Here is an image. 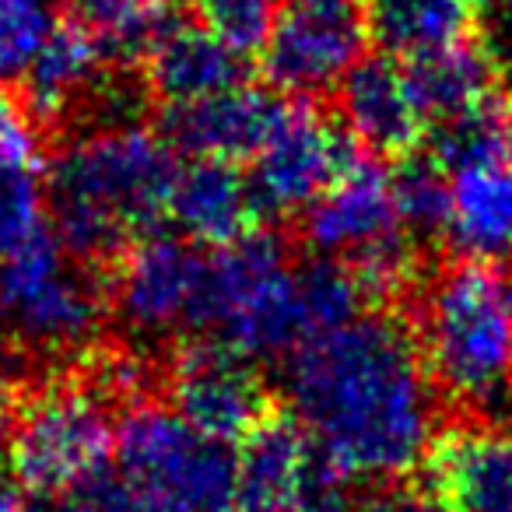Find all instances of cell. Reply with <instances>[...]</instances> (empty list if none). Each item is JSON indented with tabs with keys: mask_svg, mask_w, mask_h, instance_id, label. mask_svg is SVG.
Here are the masks:
<instances>
[{
	"mask_svg": "<svg viewBox=\"0 0 512 512\" xmlns=\"http://www.w3.org/2000/svg\"><path fill=\"white\" fill-rule=\"evenodd\" d=\"M285 376L313 446L358 481L418 470L446 418L407 313H362L313 337L288 355Z\"/></svg>",
	"mask_w": 512,
	"mask_h": 512,
	"instance_id": "1",
	"label": "cell"
},
{
	"mask_svg": "<svg viewBox=\"0 0 512 512\" xmlns=\"http://www.w3.org/2000/svg\"><path fill=\"white\" fill-rule=\"evenodd\" d=\"M179 151L158 130L116 127L71 137L46 155V225L81 264L109 267L169 221Z\"/></svg>",
	"mask_w": 512,
	"mask_h": 512,
	"instance_id": "2",
	"label": "cell"
},
{
	"mask_svg": "<svg viewBox=\"0 0 512 512\" xmlns=\"http://www.w3.org/2000/svg\"><path fill=\"white\" fill-rule=\"evenodd\" d=\"M407 316L442 414L512 428V267L442 256Z\"/></svg>",
	"mask_w": 512,
	"mask_h": 512,
	"instance_id": "3",
	"label": "cell"
},
{
	"mask_svg": "<svg viewBox=\"0 0 512 512\" xmlns=\"http://www.w3.org/2000/svg\"><path fill=\"white\" fill-rule=\"evenodd\" d=\"M11 404L15 439L8 467L22 491L53 502L106 474L123 418L106 341L64 365L25 372Z\"/></svg>",
	"mask_w": 512,
	"mask_h": 512,
	"instance_id": "4",
	"label": "cell"
},
{
	"mask_svg": "<svg viewBox=\"0 0 512 512\" xmlns=\"http://www.w3.org/2000/svg\"><path fill=\"white\" fill-rule=\"evenodd\" d=\"M113 323L109 274L81 264L50 225L0 260V341L32 369L81 358Z\"/></svg>",
	"mask_w": 512,
	"mask_h": 512,
	"instance_id": "5",
	"label": "cell"
},
{
	"mask_svg": "<svg viewBox=\"0 0 512 512\" xmlns=\"http://www.w3.org/2000/svg\"><path fill=\"white\" fill-rule=\"evenodd\" d=\"M299 256L292 232L274 225L214 249L190 337H211L256 365L288 362L309 337L299 302Z\"/></svg>",
	"mask_w": 512,
	"mask_h": 512,
	"instance_id": "6",
	"label": "cell"
},
{
	"mask_svg": "<svg viewBox=\"0 0 512 512\" xmlns=\"http://www.w3.org/2000/svg\"><path fill=\"white\" fill-rule=\"evenodd\" d=\"M116 460L120 474L179 498L190 512H232V446L193 432L162 397L137 400L123 411Z\"/></svg>",
	"mask_w": 512,
	"mask_h": 512,
	"instance_id": "7",
	"label": "cell"
},
{
	"mask_svg": "<svg viewBox=\"0 0 512 512\" xmlns=\"http://www.w3.org/2000/svg\"><path fill=\"white\" fill-rule=\"evenodd\" d=\"M162 400L193 432L225 446L285 404L260 365L211 337H183L162 351Z\"/></svg>",
	"mask_w": 512,
	"mask_h": 512,
	"instance_id": "8",
	"label": "cell"
},
{
	"mask_svg": "<svg viewBox=\"0 0 512 512\" xmlns=\"http://www.w3.org/2000/svg\"><path fill=\"white\" fill-rule=\"evenodd\" d=\"M204 278L207 256L197 242L144 235L109 267L113 320H120L134 348L162 358L169 344L193 334Z\"/></svg>",
	"mask_w": 512,
	"mask_h": 512,
	"instance_id": "9",
	"label": "cell"
},
{
	"mask_svg": "<svg viewBox=\"0 0 512 512\" xmlns=\"http://www.w3.org/2000/svg\"><path fill=\"white\" fill-rule=\"evenodd\" d=\"M369 46V0H281L260 71L292 99L323 102L369 57Z\"/></svg>",
	"mask_w": 512,
	"mask_h": 512,
	"instance_id": "10",
	"label": "cell"
},
{
	"mask_svg": "<svg viewBox=\"0 0 512 512\" xmlns=\"http://www.w3.org/2000/svg\"><path fill=\"white\" fill-rule=\"evenodd\" d=\"M362 151L337 113L313 99H292L278 134L253 158L249 183L267 218H299Z\"/></svg>",
	"mask_w": 512,
	"mask_h": 512,
	"instance_id": "11",
	"label": "cell"
},
{
	"mask_svg": "<svg viewBox=\"0 0 512 512\" xmlns=\"http://www.w3.org/2000/svg\"><path fill=\"white\" fill-rule=\"evenodd\" d=\"M292 109V95L274 85H239L183 106L158 109V134L190 158L253 162Z\"/></svg>",
	"mask_w": 512,
	"mask_h": 512,
	"instance_id": "12",
	"label": "cell"
},
{
	"mask_svg": "<svg viewBox=\"0 0 512 512\" xmlns=\"http://www.w3.org/2000/svg\"><path fill=\"white\" fill-rule=\"evenodd\" d=\"M418 474L442 512H512V428L446 418Z\"/></svg>",
	"mask_w": 512,
	"mask_h": 512,
	"instance_id": "13",
	"label": "cell"
},
{
	"mask_svg": "<svg viewBox=\"0 0 512 512\" xmlns=\"http://www.w3.org/2000/svg\"><path fill=\"white\" fill-rule=\"evenodd\" d=\"M397 228L404 225L393 200L390 169L383 158L362 151L348 172L292 221V239L302 253L341 260Z\"/></svg>",
	"mask_w": 512,
	"mask_h": 512,
	"instance_id": "14",
	"label": "cell"
},
{
	"mask_svg": "<svg viewBox=\"0 0 512 512\" xmlns=\"http://www.w3.org/2000/svg\"><path fill=\"white\" fill-rule=\"evenodd\" d=\"M334 99L344 127L383 162H400L428 144V120L407 88L404 67L390 53H369L358 60Z\"/></svg>",
	"mask_w": 512,
	"mask_h": 512,
	"instance_id": "15",
	"label": "cell"
},
{
	"mask_svg": "<svg viewBox=\"0 0 512 512\" xmlns=\"http://www.w3.org/2000/svg\"><path fill=\"white\" fill-rule=\"evenodd\" d=\"M169 221L183 239L221 249L253 228L267 225V214L242 165L221 162V158H193L179 165Z\"/></svg>",
	"mask_w": 512,
	"mask_h": 512,
	"instance_id": "16",
	"label": "cell"
},
{
	"mask_svg": "<svg viewBox=\"0 0 512 512\" xmlns=\"http://www.w3.org/2000/svg\"><path fill=\"white\" fill-rule=\"evenodd\" d=\"M144 81L158 106H183L249 85V60L228 50L197 18L179 11L144 57Z\"/></svg>",
	"mask_w": 512,
	"mask_h": 512,
	"instance_id": "17",
	"label": "cell"
},
{
	"mask_svg": "<svg viewBox=\"0 0 512 512\" xmlns=\"http://www.w3.org/2000/svg\"><path fill=\"white\" fill-rule=\"evenodd\" d=\"M309 456L313 435L285 400L235 449L232 512H292Z\"/></svg>",
	"mask_w": 512,
	"mask_h": 512,
	"instance_id": "18",
	"label": "cell"
},
{
	"mask_svg": "<svg viewBox=\"0 0 512 512\" xmlns=\"http://www.w3.org/2000/svg\"><path fill=\"white\" fill-rule=\"evenodd\" d=\"M453 176L449 256L505 260L512 253V155L463 165Z\"/></svg>",
	"mask_w": 512,
	"mask_h": 512,
	"instance_id": "19",
	"label": "cell"
},
{
	"mask_svg": "<svg viewBox=\"0 0 512 512\" xmlns=\"http://www.w3.org/2000/svg\"><path fill=\"white\" fill-rule=\"evenodd\" d=\"M400 67H404L407 88H411L418 109L425 113L428 127L467 113L484 95L502 88L481 36L463 39L456 46H442V50L418 53V57H407L400 60Z\"/></svg>",
	"mask_w": 512,
	"mask_h": 512,
	"instance_id": "20",
	"label": "cell"
},
{
	"mask_svg": "<svg viewBox=\"0 0 512 512\" xmlns=\"http://www.w3.org/2000/svg\"><path fill=\"white\" fill-rule=\"evenodd\" d=\"M372 43L397 60L456 46L477 36L470 0H369Z\"/></svg>",
	"mask_w": 512,
	"mask_h": 512,
	"instance_id": "21",
	"label": "cell"
},
{
	"mask_svg": "<svg viewBox=\"0 0 512 512\" xmlns=\"http://www.w3.org/2000/svg\"><path fill=\"white\" fill-rule=\"evenodd\" d=\"M71 22L99 39L109 64L141 67L155 39L179 15L172 0H60Z\"/></svg>",
	"mask_w": 512,
	"mask_h": 512,
	"instance_id": "22",
	"label": "cell"
},
{
	"mask_svg": "<svg viewBox=\"0 0 512 512\" xmlns=\"http://www.w3.org/2000/svg\"><path fill=\"white\" fill-rule=\"evenodd\" d=\"M393 200L400 225L428 249L449 256V221H453V176L428 148L400 158L390 169Z\"/></svg>",
	"mask_w": 512,
	"mask_h": 512,
	"instance_id": "23",
	"label": "cell"
},
{
	"mask_svg": "<svg viewBox=\"0 0 512 512\" xmlns=\"http://www.w3.org/2000/svg\"><path fill=\"white\" fill-rule=\"evenodd\" d=\"M299 302L309 334L306 341L344 330L362 313H369L348 267L341 260H334V256L316 253L299 256Z\"/></svg>",
	"mask_w": 512,
	"mask_h": 512,
	"instance_id": "24",
	"label": "cell"
},
{
	"mask_svg": "<svg viewBox=\"0 0 512 512\" xmlns=\"http://www.w3.org/2000/svg\"><path fill=\"white\" fill-rule=\"evenodd\" d=\"M60 0H0V85L18 88L60 25Z\"/></svg>",
	"mask_w": 512,
	"mask_h": 512,
	"instance_id": "25",
	"label": "cell"
},
{
	"mask_svg": "<svg viewBox=\"0 0 512 512\" xmlns=\"http://www.w3.org/2000/svg\"><path fill=\"white\" fill-rule=\"evenodd\" d=\"M46 228L43 162L0 158V260Z\"/></svg>",
	"mask_w": 512,
	"mask_h": 512,
	"instance_id": "26",
	"label": "cell"
},
{
	"mask_svg": "<svg viewBox=\"0 0 512 512\" xmlns=\"http://www.w3.org/2000/svg\"><path fill=\"white\" fill-rule=\"evenodd\" d=\"M186 15L197 18L228 50L253 60L264 57L278 22V0H186Z\"/></svg>",
	"mask_w": 512,
	"mask_h": 512,
	"instance_id": "27",
	"label": "cell"
},
{
	"mask_svg": "<svg viewBox=\"0 0 512 512\" xmlns=\"http://www.w3.org/2000/svg\"><path fill=\"white\" fill-rule=\"evenodd\" d=\"M362 505L365 495L358 491V477L344 474L313 446L292 512H362Z\"/></svg>",
	"mask_w": 512,
	"mask_h": 512,
	"instance_id": "28",
	"label": "cell"
},
{
	"mask_svg": "<svg viewBox=\"0 0 512 512\" xmlns=\"http://www.w3.org/2000/svg\"><path fill=\"white\" fill-rule=\"evenodd\" d=\"M0 158L15 162H46V141L25 109L22 95L0 85Z\"/></svg>",
	"mask_w": 512,
	"mask_h": 512,
	"instance_id": "29",
	"label": "cell"
},
{
	"mask_svg": "<svg viewBox=\"0 0 512 512\" xmlns=\"http://www.w3.org/2000/svg\"><path fill=\"white\" fill-rule=\"evenodd\" d=\"M362 512H442V505L421 481L418 470H411V474L372 481Z\"/></svg>",
	"mask_w": 512,
	"mask_h": 512,
	"instance_id": "30",
	"label": "cell"
},
{
	"mask_svg": "<svg viewBox=\"0 0 512 512\" xmlns=\"http://www.w3.org/2000/svg\"><path fill=\"white\" fill-rule=\"evenodd\" d=\"M477 36H481L484 50H488L491 64H495L502 88L512 92V0H502V4L484 11Z\"/></svg>",
	"mask_w": 512,
	"mask_h": 512,
	"instance_id": "31",
	"label": "cell"
},
{
	"mask_svg": "<svg viewBox=\"0 0 512 512\" xmlns=\"http://www.w3.org/2000/svg\"><path fill=\"white\" fill-rule=\"evenodd\" d=\"M22 484L15 481L11 467H0V512H22Z\"/></svg>",
	"mask_w": 512,
	"mask_h": 512,
	"instance_id": "32",
	"label": "cell"
},
{
	"mask_svg": "<svg viewBox=\"0 0 512 512\" xmlns=\"http://www.w3.org/2000/svg\"><path fill=\"white\" fill-rule=\"evenodd\" d=\"M46 512H99V505H95L85 491H71V495H64V498H53V502L46 505Z\"/></svg>",
	"mask_w": 512,
	"mask_h": 512,
	"instance_id": "33",
	"label": "cell"
},
{
	"mask_svg": "<svg viewBox=\"0 0 512 512\" xmlns=\"http://www.w3.org/2000/svg\"><path fill=\"white\" fill-rule=\"evenodd\" d=\"M11 439H15V404L0 397V456H8Z\"/></svg>",
	"mask_w": 512,
	"mask_h": 512,
	"instance_id": "34",
	"label": "cell"
},
{
	"mask_svg": "<svg viewBox=\"0 0 512 512\" xmlns=\"http://www.w3.org/2000/svg\"><path fill=\"white\" fill-rule=\"evenodd\" d=\"M470 4H474V8L484 15V11H488V8H495V4H502V0H470Z\"/></svg>",
	"mask_w": 512,
	"mask_h": 512,
	"instance_id": "35",
	"label": "cell"
}]
</instances>
